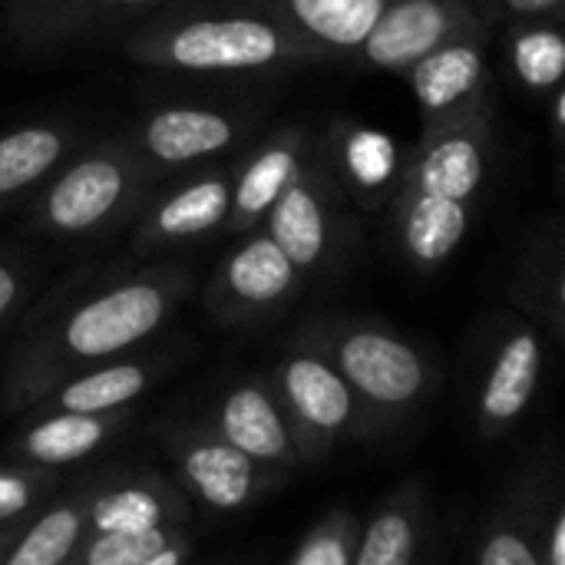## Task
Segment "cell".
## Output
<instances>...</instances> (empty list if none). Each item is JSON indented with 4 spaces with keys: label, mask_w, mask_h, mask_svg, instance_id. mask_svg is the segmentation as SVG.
Segmentation results:
<instances>
[{
    "label": "cell",
    "mask_w": 565,
    "mask_h": 565,
    "mask_svg": "<svg viewBox=\"0 0 565 565\" xmlns=\"http://www.w3.org/2000/svg\"><path fill=\"white\" fill-rule=\"evenodd\" d=\"M189 288V271L172 265L146 268L93 291L13 351L0 381V407L30 411L70 374L132 351L175 315Z\"/></svg>",
    "instance_id": "1"
},
{
    "label": "cell",
    "mask_w": 565,
    "mask_h": 565,
    "mask_svg": "<svg viewBox=\"0 0 565 565\" xmlns=\"http://www.w3.org/2000/svg\"><path fill=\"white\" fill-rule=\"evenodd\" d=\"M493 162V113L420 132L391 195L394 235L411 265L440 268L467 238Z\"/></svg>",
    "instance_id": "2"
},
{
    "label": "cell",
    "mask_w": 565,
    "mask_h": 565,
    "mask_svg": "<svg viewBox=\"0 0 565 565\" xmlns=\"http://www.w3.org/2000/svg\"><path fill=\"white\" fill-rule=\"evenodd\" d=\"M126 50L136 63L172 73H262L328 60L265 0L166 7L132 30Z\"/></svg>",
    "instance_id": "3"
},
{
    "label": "cell",
    "mask_w": 565,
    "mask_h": 565,
    "mask_svg": "<svg viewBox=\"0 0 565 565\" xmlns=\"http://www.w3.org/2000/svg\"><path fill=\"white\" fill-rule=\"evenodd\" d=\"M301 338L318 344L354 391L364 414V434L404 424L437 387L434 361L384 324L331 321L308 328Z\"/></svg>",
    "instance_id": "4"
},
{
    "label": "cell",
    "mask_w": 565,
    "mask_h": 565,
    "mask_svg": "<svg viewBox=\"0 0 565 565\" xmlns=\"http://www.w3.org/2000/svg\"><path fill=\"white\" fill-rule=\"evenodd\" d=\"M149 169L122 139L99 142L53 169L30 205V225L56 238H83L119 225L146 199Z\"/></svg>",
    "instance_id": "5"
},
{
    "label": "cell",
    "mask_w": 565,
    "mask_h": 565,
    "mask_svg": "<svg viewBox=\"0 0 565 565\" xmlns=\"http://www.w3.org/2000/svg\"><path fill=\"white\" fill-rule=\"evenodd\" d=\"M268 384L288 417L301 463H318L344 437L364 434V414L354 391L328 361V354L308 338H295V344L275 364Z\"/></svg>",
    "instance_id": "6"
},
{
    "label": "cell",
    "mask_w": 565,
    "mask_h": 565,
    "mask_svg": "<svg viewBox=\"0 0 565 565\" xmlns=\"http://www.w3.org/2000/svg\"><path fill=\"white\" fill-rule=\"evenodd\" d=\"M169 447L175 460L179 490L218 516L255 507L288 477L232 447L209 420L179 430Z\"/></svg>",
    "instance_id": "7"
},
{
    "label": "cell",
    "mask_w": 565,
    "mask_h": 565,
    "mask_svg": "<svg viewBox=\"0 0 565 565\" xmlns=\"http://www.w3.org/2000/svg\"><path fill=\"white\" fill-rule=\"evenodd\" d=\"M298 288H301V271L278 248V242L258 225L245 232V242L235 245L218 262L205 288V308L218 324L242 328L288 308Z\"/></svg>",
    "instance_id": "8"
},
{
    "label": "cell",
    "mask_w": 565,
    "mask_h": 565,
    "mask_svg": "<svg viewBox=\"0 0 565 565\" xmlns=\"http://www.w3.org/2000/svg\"><path fill=\"white\" fill-rule=\"evenodd\" d=\"M341 185L324 159L321 142H315L305 166L285 185V192L268 209L262 228L278 242V248L295 262V268L315 271L321 268L334 248L341 232Z\"/></svg>",
    "instance_id": "9"
},
{
    "label": "cell",
    "mask_w": 565,
    "mask_h": 565,
    "mask_svg": "<svg viewBox=\"0 0 565 565\" xmlns=\"http://www.w3.org/2000/svg\"><path fill=\"white\" fill-rule=\"evenodd\" d=\"M407 79L420 106V132L467 122L490 109V70H487V26L463 30L427 56H420Z\"/></svg>",
    "instance_id": "10"
},
{
    "label": "cell",
    "mask_w": 565,
    "mask_h": 565,
    "mask_svg": "<svg viewBox=\"0 0 565 565\" xmlns=\"http://www.w3.org/2000/svg\"><path fill=\"white\" fill-rule=\"evenodd\" d=\"M477 26H487V20L470 0H387L354 53L367 70L407 76L434 46Z\"/></svg>",
    "instance_id": "11"
},
{
    "label": "cell",
    "mask_w": 565,
    "mask_h": 565,
    "mask_svg": "<svg viewBox=\"0 0 565 565\" xmlns=\"http://www.w3.org/2000/svg\"><path fill=\"white\" fill-rule=\"evenodd\" d=\"M252 119L212 106H162L139 119L122 142L149 169H185L238 146Z\"/></svg>",
    "instance_id": "12"
},
{
    "label": "cell",
    "mask_w": 565,
    "mask_h": 565,
    "mask_svg": "<svg viewBox=\"0 0 565 565\" xmlns=\"http://www.w3.org/2000/svg\"><path fill=\"white\" fill-rule=\"evenodd\" d=\"M540 377L543 338L530 318H510L477 387V430L483 440H500L523 420L536 397Z\"/></svg>",
    "instance_id": "13"
},
{
    "label": "cell",
    "mask_w": 565,
    "mask_h": 565,
    "mask_svg": "<svg viewBox=\"0 0 565 565\" xmlns=\"http://www.w3.org/2000/svg\"><path fill=\"white\" fill-rule=\"evenodd\" d=\"M232 166H215L152 202L132 232V252L156 255L225 228L232 202Z\"/></svg>",
    "instance_id": "14"
},
{
    "label": "cell",
    "mask_w": 565,
    "mask_h": 565,
    "mask_svg": "<svg viewBox=\"0 0 565 565\" xmlns=\"http://www.w3.org/2000/svg\"><path fill=\"white\" fill-rule=\"evenodd\" d=\"M209 424L232 447H238L242 454H248L252 460H258L278 473H291V470L305 467L298 444L291 437L288 417L265 377H245V381L232 384L218 397Z\"/></svg>",
    "instance_id": "15"
},
{
    "label": "cell",
    "mask_w": 565,
    "mask_h": 565,
    "mask_svg": "<svg viewBox=\"0 0 565 565\" xmlns=\"http://www.w3.org/2000/svg\"><path fill=\"white\" fill-rule=\"evenodd\" d=\"M162 3L169 0H10L3 26L20 50L43 53L126 17L159 10Z\"/></svg>",
    "instance_id": "16"
},
{
    "label": "cell",
    "mask_w": 565,
    "mask_h": 565,
    "mask_svg": "<svg viewBox=\"0 0 565 565\" xmlns=\"http://www.w3.org/2000/svg\"><path fill=\"white\" fill-rule=\"evenodd\" d=\"M311 149H315V139L298 122L281 126L265 142H258L248 152V159L232 172V202H228L225 228L235 235L258 228L268 209L275 205V199L305 166Z\"/></svg>",
    "instance_id": "17"
},
{
    "label": "cell",
    "mask_w": 565,
    "mask_h": 565,
    "mask_svg": "<svg viewBox=\"0 0 565 565\" xmlns=\"http://www.w3.org/2000/svg\"><path fill=\"white\" fill-rule=\"evenodd\" d=\"M86 487L89 533L189 526V497L159 473H116L109 480H89Z\"/></svg>",
    "instance_id": "18"
},
{
    "label": "cell",
    "mask_w": 565,
    "mask_h": 565,
    "mask_svg": "<svg viewBox=\"0 0 565 565\" xmlns=\"http://www.w3.org/2000/svg\"><path fill=\"white\" fill-rule=\"evenodd\" d=\"M321 149L344 195L364 209H381L391 202L404 166L391 136L351 119H338Z\"/></svg>",
    "instance_id": "19"
},
{
    "label": "cell",
    "mask_w": 565,
    "mask_h": 565,
    "mask_svg": "<svg viewBox=\"0 0 565 565\" xmlns=\"http://www.w3.org/2000/svg\"><path fill=\"white\" fill-rule=\"evenodd\" d=\"M129 420V407L103 411V414H76V411H36V420L20 430L10 454L17 463L30 467H70L96 454L106 440H113Z\"/></svg>",
    "instance_id": "20"
},
{
    "label": "cell",
    "mask_w": 565,
    "mask_h": 565,
    "mask_svg": "<svg viewBox=\"0 0 565 565\" xmlns=\"http://www.w3.org/2000/svg\"><path fill=\"white\" fill-rule=\"evenodd\" d=\"M156 381V367L149 361H99L89 364L66 381H60L53 391H46L30 411H76V414H103L129 407L136 397H142Z\"/></svg>",
    "instance_id": "21"
},
{
    "label": "cell",
    "mask_w": 565,
    "mask_h": 565,
    "mask_svg": "<svg viewBox=\"0 0 565 565\" xmlns=\"http://www.w3.org/2000/svg\"><path fill=\"white\" fill-rule=\"evenodd\" d=\"M427 520V493L417 480L397 487L361 520L354 565H411L417 559Z\"/></svg>",
    "instance_id": "22"
},
{
    "label": "cell",
    "mask_w": 565,
    "mask_h": 565,
    "mask_svg": "<svg viewBox=\"0 0 565 565\" xmlns=\"http://www.w3.org/2000/svg\"><path fill=\"white\" fill-rule=\"evenodd\" d=\"M89 533V487H76L56 503L43 507L3 546L0 565H63Z\"/></svg>",
    "instance_id": "23"
},
{
    "label": "cell",
    "mask_w": 565,
    "mask_h": 565,
    "mask_svg": "<svg viewBox=\"0 0 565 565\" xmlns=\"http://www.w3.org/2000/svg\"><path fill=\"white\" fill-rule=\"evenodd\" d=\"M76 146L66 122H23L0 132V202L36 189Z\"/></svg>",
    "instance_id": "24"
},
{
    "label": "cell",
    "mask_w": 565,
    "mask_h": 565,
    "mask_svg": "<svg viewBox=\"0 0 565 565\" xmlns=\"http://www.w3.org/2000/svg\"><path fill=\"white\" fill-rule=\"evenodd\" d=\"M328 56H354L387 0H265Z\"/></svg>",
    "instance_id": "25"
},
{
    "label": "cell",
    "mask_w": 565,
    "mask_h": 565,
    "mask_svg": "<svg viewBox=\"0 0 565 565\" xmlns=\"http://www.w3.org/2000/svg\"><path fill=\"white\" fill-rule=\"evenodd\" d=\"M559 497H510L483 526L473 559L480 565H543V526Z\"/></svg>",
    "instance_id": "26"
},
{
    "label": "cell",
    "mask_w": 565,
    "mask_h": 565,
    "mask_svg": "<svg viewBox=\"0 0 565 565\" xmlns=\"http://www.w3.org/2000/svg\"><path fill=\"white\" fill-rule=\"evenodd\" d=\"M195 543L189 526H152V530H122V533H89L73 565H179L192 559Z\"/></svg>",
    "instance_id": "27"
},
{
    "label": "cell",
    "mask_w": 565,
    "mask_h": 565,
    "mask_svg": "<svg viewBox=\"0 0 565 565\" xmlns=\"http://www.w3.org/2000/svg\"><path fill=\"white\" fill-rule=\"evenodd\" d=\"M513 298L523 308L530 321L546 324L556 338H563L565 328V262L559 232L550 235V242H540L526 252L516 271Z\"/></svg>",
    "instance_id": "28"
},
{
    "label": "cell",
    "mask_w": 565,
    "mask_h": 565,
    "mask_svg": "<svg viewBox=\"0 0 565 565\" xmlns=\"http://www.w3.org/2000/svg\"><path fill=\"white\" fill-rule=\"evenodd\" d=\"M507 63L530 93L550 96L563 86L565 36L559 20H513L507 30Z\"/></svg>",
    "instance_id": "29"
},
{
    "label": "cell",
    "mask_w": 565,
    "mask_h": 565,
    "mask_svg": "<svg viewBox=\"0 0 565 565\" xmlns=\"http://www.w3.org/2000/svg\"><path fill=\"white\" fill-rule=\"evenodd\" d=\"M358 540L361 516L344 507H334L305 536H298L285 559L288 565H354Z\"/></svg>",
    "instance_id": "30"
},
{
    "label": "cell",
    "mask_w": 565,
    "mask_h": 565,
    "mask_svg": "<svg viewBox=\"0 0 565 565\" xmlns=\"http://www.w3.org/2000/svg\"><path fill=\"white\" fill-rule=\"evenodd\" d=\"M56 487V470L50 467H30V463H10L0 467V520L20 523L26 513H33Z\"/></svg>",
    "instance_id": "31"
},
{
    "label": "cell",
    "mask_w": 565,
    "mask_h": 565,
    "mask_svg": "<svg viewBox=\"0 0 565 565\" xmlns=\"http://www.w3.org/2000/svg\"><path fill=\"white\" fill-rule=\"evenodd\" d=\"M565 0H487V13L500 20H563Z\"/></svg>",
    "instance_id": "32"
},
{
    "label": "cell",
    "mask_w": 565,
    "mask_h": 565,
    "mask_svg": "<svg viewBox=\"0 0 565 565\" xmlns=\"http://www.w3.org/2000/svg\"><path fill=\"white\" fill-rule=\"evenodd\" d=\"M23 291H26V271L17 262L0 258V324L20 308Z\"/></svg>",
    "instance_id": "33"
},
{
    "label": "cell",
    "mask_w": 565,
    "mask_h": 565,
    "mask_svg": "<svg viewBox=\"0 0 565 565\" xmlns=\"http://www.w3.org/2000/svg\"><path fill=\"white\" fill-rule=\"evenodd\" d=\"M543 565H565V507L556 500L543 526Z\"/></svg>",
    "instance_id": "34"
},
{
    "label": "cell",
    "mask_w": 565,
    "mask_h": 565,
    "mask_svg": "<svg viewBox=\"0 0 565 565\" xmlns=\"http://www.w3.org/2000/svg\"><path fill=\"white\" fill-rule=\"evenodd\" d=\"M550 126H553V146H556V152H563V142H565V89L563 86H556L553 93H550Z\"/></svg>",
    "instance_id": "35"
},
{
    "label": "cell",
    "mask_w": 565,
    "mask_h": 565,
    "mask_svg": "<svg viewBox=\"0 0 565 565\" xmlns=\"http://www.w3.org/2000/svg\"><path fill=\"white\" fill-rule=\"evenodd\" d=\"M17 526H20V523H7V520H0V553H3V546H7V543L13 540Z\"/></svg>",
    "instance_id": "36"
}]
</instances>
